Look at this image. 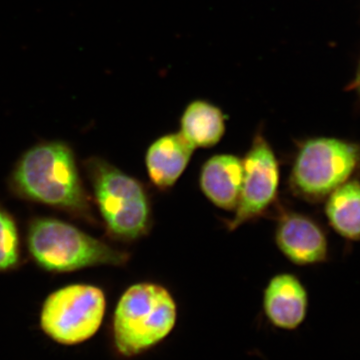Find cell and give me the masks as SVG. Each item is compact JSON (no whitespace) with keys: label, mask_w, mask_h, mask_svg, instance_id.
<instances>
[{"label":"cell","mask_w":360,"mask_h":360,"mask_svg":"<svg viewBox=\"0 0 360 360\" xmlns=\"http://www.w3.org/2000/svg\"><path fill=\"white\" fill-rule=\"evenodd\" d=\"M13 182L28 200L90 217L89 198L75 155L63 142H44L26 151L16 165Z\"/></svg>","instance_id":"1"},{"label":"cell","mask_w":360,"mask_h":360,"mask_svg":"<svg viewBox=\"0 0 360 360\" xmlns=\"http://www.w3.org/2000/svg\"><path fill=\"white\" fill-rule=\"evenodd\" d=\"M243 163L240 195L234 217L227 222L231 231L262 217L276 201L278 193V160L264 135L255 134Z\"/></svg>","instance_id":"7"},{"label":"cell","mask_w":360,"mask_h":360,"mask_svg":"<svg viewBox=\"0 0 360 360\" xmlns=\"http://www.w3.org/2000/svg\"><path fill=\"white\" fill-rule=\"evenodd\" d=\"M179 134L194 148L217 146L226 129V118L219 106L210 101H191L182 112Z\"/></svg>","instance_id":"12"},{"label":"cell","mask_w":360,"mask_h":360,"mask_svg":"<svg viewBox=\"0 0 360 360\" xmlns=\"http://www.w3.org/2000/svg\"><path fill=\"white\" fill-rule=\"evenodd\" d=\"M20 262V238L13 217L0 208V272L14 269Z\"/></svg>","instance_id":"14"},{"label":"cell","mask_w":360,"mask_h":360,"mask_svg":"<svg viewBox=\"0 0 360 360\" xmlns=\"http://www.w3.org/2000/svg\"><path fill=\"white\" fill-rule=\"evenodd\" d=\"M86 168L111 236L124 241L146 236L151 226V205L141 182L99 158L89 160Z\"/></svg>","instance_id":"4"},{"label":"cell","mask_w":360,"mask_h":360,"mask_svg":"<svg viewBox=\"0 0 360 360\" xmlns=\"http://www.w3.org/2000/svg\"><path fill=\"white\" fill-rule=\"evenodd\" d=\"M354 87V89H356L357 91H359V94H360V65H359V70H357L356 77H355Z\"/></svg>","instance_id":"15"},{"label":"cell","mask_w":360,"mask_h":360,"mask_svg":"<svg viewBox=\"0 0 360 360\" xmlns=\"http://www.w3.org/2000/svg\"><path fill=\"white\" fill-rule=\"evenodd\" d=\"M326 215L340 236L360 241V180H348L329 194Z\"/></svg>","instance_id":"13"},{"label":"cell","mask_w":360,"mask_h":360,"mask_svg":"<svg viewBox=\"0 0 360 360\" xmlns=\"http://www.w3.org/2000/svg\"><path fill=\"white\" fill-rule=\"evenodd\" d=\"M106 298L103 290L89 284H72L46 298L40 315L45 335L65 345L84 342L103 324Z\"/></svg>","instance_id":"6"},{"label":"cell","mask_w":360,"mask_h":360,"mask_svg":"<svg viewBox=\"0 0 360 360\" xmlns=\"http://www.w3.org/2000/svg\"><path fill=\"white\" fill-rule=\"evenodd\" d=\"M28 250L40 267L52 272H68L97 265L120 266L129 255L92 238L70 224L53 219H37L30 225Z\"/></svg>","instance_id":"3"},{"label":"cell","mask_w":360,"mask_h":360,"mask_svg":"<svg viewBox=\"0 0 360 360\" xmlns=\"http://www.w3.org/2000/svg\"><path fill=\"white\" fill-rule=\"evenodd\" d=\"M360 169V146L335 137L302 142L291 168V191L298 198L319 202Z\"/></svg>","instance_id":"5"},{"label":"cell","mask_w":360,"mask_h":360,"mask_svg":"<svg viewBox=\"0 0 360 360\" xmlns=\"http://www.w3.org/2000/svg\"><path fill=\"white\" fill-rule=\"evenodd\" d=\"M276 243L284 257L295 264H317L328 260L326 232L314 219L302 213L283 215L276 226Z\"/></svg>","instance_id":"8"},{"label":"cell","mask_w":360,"mask_h":360,"mask_svg":"<svg viewBox=\"0 0 360 360\" xmlns=\"http://www.w3.org/2000/svg\"><path fill=\"white\" fill-rule=\"evenodd\" d=\"M307 309L309 295L297 276L281 274L270 279L264 292V310L272 326L293 330L304 321Z\"/></svg>","instance_id":"9"},{"label":"cell","mask_w":360,"mask_h":360,"mask_svg":"<svg viewBox=\"0 0 360 360\" xmlns=\"http://www.w3.org/2000/svg\"><path fill=\"white\" fill-rule=\"evenodd\" d=\"M177 305L165 286L139 283L123 292L113 316L118 352L134 357L162 342L175 328Z\"/></svg>","instance_id":"2"},{"label":"cell","mask_w":360,"mask_h":360,"mask_svg":"<svg viewBox=\"0 0 360 360\" xmlns=\"http://www.w3.org/2000/svg\"><path fill=\"white\" fill-rule=\"evenodd\" d=\"M195 148L177 134L162 135L149 146L146 167L151 184L160 191H168L186 169Z\"/></svg>","instance_id":"11"},{"label":"cell","mask_w":360,"mask_h":360,"mask_svg":"<svg viewBox=\"0 0 360 360\" xmlns=\"http://www.w3.org/2000/svg\"><path fill=\"white\" fill-rule=\"evenodd\" d=\"M243 177V160L222 153L212 156L203 163L200 186L210 202L220 210L232 212L238 206Z\"/></svg>","instance_id":"10"}]
</instances>
